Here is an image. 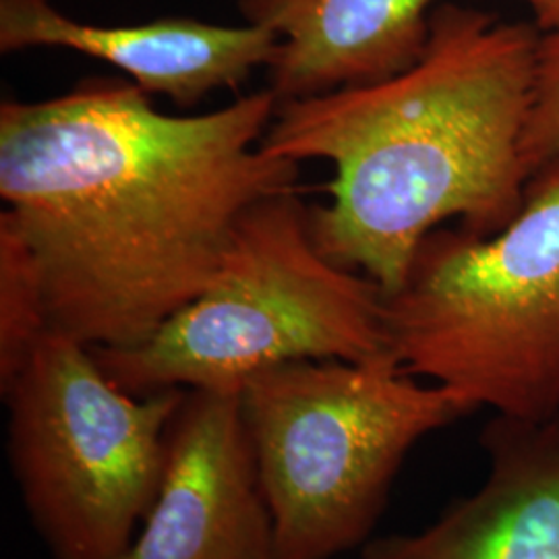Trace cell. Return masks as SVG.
<instances>
[{
    "instance_id": "5b68a950",
    "label": "cell",
    "mask_w": 559,
    "mask_h": 559,
    "mask_svg": "<svg viewBox=\"0 0 559 559\" xmlns=\"http://www.w3.org/2000/svg\"><path fill=\"white\" fill-rule=\"evenodd\" d=\"M276 559H330L367 543L411 450L473 411L390 353L295 360L240 388Z\"/></svg>"
},
{
    "instance_id": "ba28073f",
    "label": "cell",
    "mask_w": 559,
    "mask_h": 559,
    "mask_svg": "<svg viewBox=\"0 0 559 559\" xmlns=\"http://www.w3.org/2000/svg\"><path fill=\"white\" fill-rule=\"evenodd\" d=\"M280 38L263 25L156 20L98 25L71 20L50 0H0V52L67 48L104 60L145 94L198 106L216 90H237L274 59Z\"/></svg>"
},
{
    "instance_id": "9c48e42d",
    "label": "cell",
    "mask_w": 559,
    "mask_h": 559,
    "mask_svg": "<svg viewBox=\"0 0 559 559\" xmlns=\"http://www.w3.org/2000/svg\"><path fill=\"white\" fill-rule=\"evenodd\" d=\"M487 477L433 524L367 540L362 559H559V415H493L480 433Z\"/></svg>"
},
{
    "instance_id": "7a4b0ae2",
    "label": "cell",
    "mask_w": 559,
    "mask_h": 559,
    "mask_svg": "<svg viewBox=\"0 0 559 559\" xmlns=\"http://www.w3.org/2000/svg\"><path fill=\"white\" fill-rule=\"evenodd\" d=\"M539 38L535 23L443 2L406 71L280 104L261 147L334 166L330 203L309 210L328 260L392 293L429 233L493 235L516 218Z\"/></svg>"
},
{
    "instance_id": "6da1fadb",
    "label": "cell",
    "mask_w": 559,
    "mask_h": 559,
    "mask_svg": "<svg viewBox=\"0 0 559 559\" xmlns=\"http://www.w3.org/2000/svg\"><path fill=\"white\" fill-rule=\"evenodd\" d=\"M278 98L158 112L131 81L0 104V198L40 270L50 332L131 348L200 297L242 214L297 189L261 147Z\"/></svg>"
},
{
    "instance_id": "30bf717a",
    "label": "cell",
    "mask_w": 559,
    "mask_h": 559,
    "mask_svg": "<svg viewBox=\"0 0 559 559\" xmlns=\"http://www.w3.org/2000/svg\"><path fill=\"white\" fill-rule=\"evenodd\" d=\"M438 0H239L278 36L270 87L280 104L394 78L419 60Z\"/></svg>"
},
{
    "instance_id": "277c9868",
    "label": "cell",
    "mask_w": 559,
    "mask_h": 559,
    "mask_svg": "<svg viewBox=\"0 0 559 559\" xmlns=\"http://www.w3.org/2000/svg\"><path fill=\"white\" fill-rule=\"evenodd\" d=\"M131 394L240 390L295 360H365L388 353L381 288L328 260L295 191L253 203L210 286L143 344L92 348Z\"/></svg>"
},
{
    "instance_id": "3957f363",
    "label": "cell",
    "mask_w": 559,
    "mask_h": 559,
    "mask_svg": "<svg viewBox=\"0 0 559 559\" xmlns=\"http://www.w3.org/2000/svg\"><path fill=\"white\" fill-rule=\"evenodd\" d=\"M388 353L471 411L559 415V154L493 235L441 226L381 293Z\"/></svg>"
},
{
    "instance_id": "8992f818",
    "label": "cell",
    "mask_w": 559,
    "mask_h": 559,
    "mask_svg": "<svg viewBox=\"0 0 559 559\" xmlns=\"http://www.w3.org/2000/svg\"><path fill=\"white\" fill-rule=\"evenodd\" d=\"M7 456L52 559H120L158 496L185 390L131 394L94 350L48 332L0 390Z\"/></svg>"
},
{
    "instance_id": "7c38bea8",
    "label": "cell",
    "mask_w": 559,
    "mask_h": 559,
    "mask_svg": "<svg viewBox=\"0 0 559 559\" xmlns=\"http://www.w3.org/2000/svg\"><path fill=\"white\" fill-rule=\"evenodd\" d=\"M559 154V32L540 34L533 100L522 135L526 179Z\"/></svg>"
},
{
    "instance_id": "8fae6325",
    "label": "cell",
    "mask_w": 559,
    "mask_h": 559,
    "mask_svg": "<svg viewBox=\"0 0 559 559\" xmlns=\"http://www.w3.org/2000/svg\"><path fill=\"white\" fill-rule=\"evenodd\" d=\"M50 332L40 270L13 218L0 212V390Z\"/></svg>"
},
{
    "instance_id": "4fadbf2b",
    "label": "cell",
    "mask_w": 559,
    "mask_h": 559,
    "mask_svg": "<svg viewBox=\"0 0 559 559\" xmlns=\"http://www.w3.org/2000/svg\"><path fill=\"white\" fill-rule=\"evenodd\" d=\"M531 9L533 23L540 34L559 32V0H520Z\"/></svg>"
},
{
    "instance_id": "52a82bcc",
    "label": "cell",
    "mask_w": 559,
    "mask_h": 559,
    "mask_svg": "<svg viewBox=\"0 0 559 559\" xmlns=\"http://www.w3.org/2000/svg\"><path fill=\"white\" fill-rule=\"evenodd\" d=\"M120 559H276L240 390H185L158 496Z\"/></svg>"
}]
</instances>
